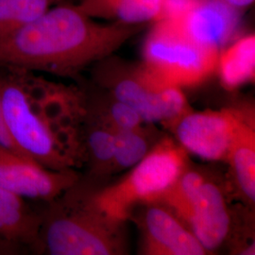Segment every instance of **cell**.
<instances>
[{"mask_svg":"<svg viewBox=\"0 0 255 255\" xmlns=\"http://www.w3.org/2000/svg\"><path fill=\"white\" fill-rule=\"evenodd\" d=\"M240 11L224 0H195L179 21L195 39L221 50L237 37Z\"/></svg>","mask_w":255,"mask_h":255,"instance_id":"cell-11","label":"cell"},{"mask_svg":"<svg viewBox=\"0 0 255 255\" xmlns=\"http://www.w3.org/2000/svg\"><path fill=\"white\" fill-rule=\"evenodd\" d=\"M79 181L75 169H50L0 146V187L23 199L50 202Z\"/></svg>","mask_w":255,"mask_h":255,"instance_id":"cell-8","label":"cell"},{"mask_svg":"<svg viewBox=\"0 0 255 255\" xmlns=\"http://www.w3.org/2000/svg\"><path fill=\"white\" fill-rule=\"evenodd\" d=\"M146 205L139 219L144 255H207L191 231L163 204Z\"/></svg>","mask_w":255,"mask_h":255,"instance_id":"cell-10","label":"cell"},{"mask_svg":"<svg viewBox=\"0 0 255 255\" xmlns=\"http://www.w3.org/2000/svg\"><path fill=\"white\" fill-rule=\"evenodd\" d=\"M182 221L207 254L222 246L231 233L232 218L221 186L206 176Z\"/></svg>","mask_w":255,"mask_h":255,"instance_id":"cell-9","label":"cell"},{"mask_svg":"<svg viewBox=\"0 0 255 255\" xmlns=\"http://www.w3.org/2000/svg\"><path fill=\"white\" fill-rule=\"evenodd\" d=\"M66 0H0V39L40 17Z\"/></svg>","mask_w":255,"mask_h":255,"instance_id":"cell-18","label":"cell"},{"mask_svg":"<svg viewBox=\"0 0 255 255\" xmlns=\"http://www.w3.org/2000/svg\"><path fill=\"white\" fill-rule=\"evenodd\" d=\"M224 1L227 2L231 6L240 10H243L248 7H250L255 2V0H224Z\"/></svg>","mask_w":255,"mask_h":255,"instance_id":"cell-20","label":"cell"},{"mask_svg":"<svg viewBox=\"0 0 255 255\" xmlns=\"http://www.w3.org/2000/svg\"><path fill=\"white\" fill-rule=\"evenodd\" d=\"M41 215L38 245L52 255L127 254L124 223L112 219L95 203L80 181L48 202Z\"/></svg>","mask_w":255,"mask_h":255,"instance_id":"cell-3","label":"cell"},{"mask_svg":"<svg viewBox=\"0 0 255 255\" xmlns=\"http://www.w3.org/2000/svg\"><path fill=\"white\" fill-rule=\"evenodd\" d=\"M41 215L25 199L0 187V238L26 245H38Z\"/></svg>","mask_w":255,"mask_h":255,"instance_id":"cell-13","label":"cell"},{"mask_svg":"<svg viewBox=\"0 0 255 255\" xmlns=\"http://www.w3.org/2000/svg\"><path fill=\"white\" fill-rule=\"evenodd\" d=\"M2 106L9 135L22 154L54 170L84 164V92L33 71L3 68Z\"/></svg>","mask_w":255,"mask_h":255,"instance_id":"cell-1","label":"cell"},{"mask_svg":"<svg viewBox=\"0 0 255 255\" xmlns=\"http://www.w3.org/2000/svg\"><path fill=\"white\" fill-rule=\"evenodd\" d=\"M164 0H78L75 5L93 19L146 25L161 19Z\"/></svg>","mask_w":255,"mask_h":255,"instance_id":"cell-12","label":"cell"},{"mask_svg":"<svg viewBox=\"0 0 255 255\" xmlns=\"http://www.w3.org/2000/svg\"><path fill=\"white\" fill-rule=\"evenodd\" d=\"M115 154L113 172L129 169L139 163L155 144L143 125L129 129H114Z\"/></svg>","mask_w":255,"mask_h":255,"instance_id":"cell-17","label":"cell"},{"mask_svg":"<svg viewBox=\"0 0 255 255\" xmlns=\"http://www.w3.org/2000/svg\"><path fill=\"white\" fill-rule=\"evenodd\" d=\"M95 64L97 83L132 107L145 123L169 126L190 110L182 89L158 81L142 64H128L112 55Z\"/></svg>","mask_w":255,"mask_h":255,"instance_id":"cell-6","label":"cell"},{"mask_svg":"<svg viewBox=\"0 0 255 255\" xmlns=\"http://www.w3.org/2000/svg\"><path fill=\"white\" fill-rule=\"evenodd\" d=\"M216 73L219 74L222 86L228 91H234L255 80L254 33L235 39L220 50Z\"/></svg>","mask_w":255,"mask_h":255,"instance_id":"cell-14","label":"cell"},{"mask_svg":"<svg viewBox=\"0 0 255 255\" xmlns=\"http://www.w3.org/2000/svg\"><path fill=\"white\" fill-rule=\"evenodd\" d=\"M253 118L250 111L237 108L189 110L168 127L187 153L208 161H225L238 131Z\"/></svg>","mask_w":255,"mask_h":255,"instance_id":"cell-7","label":"cell"},{"mask_svg":"<svg viewBox=\"0 0 255 255\" xmlns=\"http://www.w3.org/2000/svg\"><path fill=\"white\" fill-rule=\"evenodd\" d=\"M219 52L195 39L181 21L163 18L153 22L146 35L141 64L158 81L183 90L216 73Z\"/></svg>","mask_w":255,"mask_h":255,"instance_id":"cell-5","label":"cell"},{"mask_svg":"<svg viewBox=\"0 0 255 255\" xmlns=\"http://www.w3.org/2000/svg\"><path fill=\"white\" fill-rule=\"evenodd\" d=\"M2 78H3V69L2 67H0V146H4L8 149L22 154L9 135V129L7 128L6 120L4 117L3 106H2Z\"/></svg>","mask_w":255,"mask_h":255,"instance_id":"cell-19","label":"cell"},{"mask_svg":"<svg viewBox=\"0 0 255 255\" xmlns=\"http://www.w3.org/2000/svg\"><path fill=\"white\" fill-rule=\"evenodd\" d=\"M231 166L234 181L242 199L250 205L255 201V118L240 128L225 159Z\"/></svg>","mask_w":255,"mask_h":255,"instance_id":"cell-15","label":"cell"},{"mask_svg":"<svg viewBox=\"0 0 255 255\" xmlns=\"http://www.w3.org/2000/svg\"><path fill=\"white\" fill-rule=\"evenodd\" d=\"M145 26L101 24L64 1L0 39V67L75 77L114 54Z\"/></svg>","mask_w":255,"mask_h":255,"instance_id":"cell-2","label":"cell"},{"mask_svg":"<svg viewBox=\"0 0 255 255\" xmlns=\"http://www.w3.org/2000/svg\"><path fill=\"white\" fill-rule=\"evenodd\" d=\"M84 163L89 165L92 175L101 177L113 173L115 154L114 128L95 113L86 108L82 125Z\"/></svg>","mask_w":255,"mask_h":255,"instance_id":"cell-16","label":"cell"},{"mask_svg":"<svg viewBox=\"0 0 255 255\" xmlns=\"http://www.w3.org/2000/svg\"><path fill=\"white\" fill-rule=\"evenodd\" d=\"M188 167L187 151L175 139L163 138L127 176L100 191H92V197L107 216L126 222L138 205L161 201Z\"/></svg>","mask_w":255,"mask_h":255,"instance_id":"cell-4","label":"cell"}]
</instances>
